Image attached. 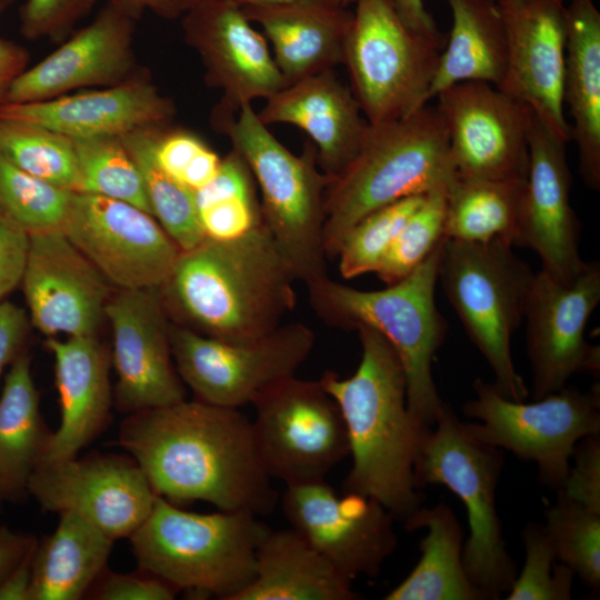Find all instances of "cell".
Returning a JSON list of instances; mask_svg holds the SVG:
<instances>
[{
    "label": "cell",
    "instance_id": "cell-1",
    "mask_svg": "<svg viewBox=\"0 0 600 600\" xmlns=\"http://www.w3.org/2000/svg\"><path fill=\"white\" fill-rule=\"evenodd\" d=\"M119 446L156 493L173 503L206 501L223 511L270 514L278 501L238 408L187 400L128 414Z\"/></svg>",
    "mask_w": 600,
    "mask_h": 600
},
{
    "label": "cell",
    "instance_id": "cell-2",
    "mask_svg": "<svg viewBox=\"0 0 600 600\" xmlns=\"http://www.w3.org/2000/svg\"><path fill=\"white\" fill-rule=\"evenodd\" d=\"M361 359L354 373L319 379L343 417L351 469L343 492L377 500L404 524L422 506L414 469L432 427L407 404L402 363L389 341L369 327L357 329Z\"/></svg>",
    "mask_w": 600,
    "mask_h": 600
},
{
    "label": "cell",
    "instance_id": "cell-3",
    "mask_svg": "<svg viewBox=\"0 0 600 600\" xmlns=\"http://www.w3.org/2000/svg\"><path fill=\"white\" fill-rule=\"evenodd\" d=\"M296 278L263 222L180 251L160 292L177 324L226 342L260 338L297 303Z\"/></svg>",
    "mask_w": 600,
    "mask_h": 600
},
{
    "label": "cell",
    "instance_id": "cell-4",
    "mask_svg": "<svg viewBox=\"0 0 600 600\" xmlns=\"http://www.w3.org/2000/svg\"><path fill=\"white\" fill-rule=\"evenodd\" d=\"M456 178L447 128L437 107L426 104L402 119L369 123L359 151L327 189V258L337 256L347 231L370 212L449 188Z\"/></svg>",
    "mask_w": 600,
    "mask_h": 600
},
{
    "label": "cell",
    "instance_id": "cell-5",
    "mask_svg": "<svg viewBox=\"0 0 600 600\" xmlns=\"http://www.w3.org/2000/svg\"><path fill=\"white\" fill-rule=\"evenodd\" d=\"M217 129L248 164L261 193L262 222L296 280L306 287L328 276L323 244L326 193L332 179L317 164L314 146L289 151L259 119L251 103L213 111Z\"/></svg>",
    "mask_w": 600,
    "mask_h": 600
},
{
    "label": "cell",
    "instance_id": "cell-6",
    "mask_svg": "<svg viewBox=\"0 0 600 600\" xmlns=\"http://www.w3.org/2000/svg\"><path fill=\"white\" fill-rule=\"evenodd\" d=\"M443 240L410 274L384 289L360 290L329 277L307 287L309 303L324 323L343 330L369 327L389 341L404 370L408 408L430 427L444 403L432 377V360L447 332L434 299Z\"/></svg>",
    "mask_w": 600,
    "mask_h": 600
},
{
    "label": "cell",
    "instance_id": "cell-7",
    "mask_svg": "<svg viewBox=\"0 0 600 600\" xmlns=\"http://www.w3.org/2000/svg\"><path fill=\"white\" fill-rule=\"evenodd\" d=\"M269 530L248 511L190 512L158 496L129 540L139 569L176 590L234 600L254 577Z\"/></svg>",
    "mask_w": 600,
    "mask_h": 600
},
{
    "label": "cell",
    "instance_id": "cell-8",
    "mask_svg": "<svg viewBox=\"0 0 600 600\" xmlns=\"http://www.w3.org/2000/svg\"><path fill=\"white\" fill-rule=\"evenodd\" d=\"M512 246L444 238L438 281L464 326L468 337L490 366L496 389L524 401L529 390L511 357V337L524 316L534 272Z\"/></svg>",
    "mask_w": 600,
    "mask_h": 600
},
{
    "label": "cell",
    "instance_id": "cell-9",
    "mask_svg": "<svg viewBox=\"0 0 600 600\" xmlns=\"http://www.w3.org/2000/svg\"><path fill=\"white\" fill-rule=\"evenodd\" d=\"M433 426L414 469L417 487L442 484L462 501L469 526L462 549L464 570L487 600H498L518 574L496 506L502 449L470 436L446 402Z\"/></svg>",
    "mask_w": 600,
    "mask_h": 600
},
{
    "label": "cell",
    "instance_id": "cell-10",
    "mask_svg": "<svg viewBox=\"0 0 600 600\" xmlns=\"http://www.w3.org/2000/svg\"><path fill=\"white\" fill-rule=\"evenodd\" d=\"M473 391L463 413L479 422H463L468 433L536 462L539 480L556 492L564 483L577 443L600 434L598 383L589 392L566 386L530 403L503 397L482 379L474 380Z\"/></svg>",
    "mask_w": 600,
    "mask_h": 600
},
{
    "label": "cell",
    "instance_id": "cell-11",
    "mask_svg": "<svg viewBox=\"0 0 600 600\" xmlns=\"http://www.w3.org/2000/svg\"><path fill=\"white\" fill-rule=\"evenodd\" d=\"M441 50L408 28L387 0H357L343 64L366 120L391 122L428 104Z\"/></svg>",
    "mask_w": 600,
    "mask_h": 600
},
{
    "label": "cell",
    "instance_id": "cell-12",
    "mask_svg": "<svg viewBox=\"0 0 600 600\" xmlns=\"http://www.w3.org/2000/svg\"><path fill=\"white\" fill-rule=\"evenodd\" d=\"M251 404L256 448L271 479L286 486L324 481L349 456L343 417L320 380L288 377Z\"/></svg>",
    "mask_w": 600,
    "mask_h": 600
},
{
    "label": "cell",
    "instance_id": "cell-13",
    "mask_svg": "<svg viewBox=\"0 0 600 600\" xmlns=\"http://www.w3.org/2000/svg\"><path fill=\"white\" fill-rule=\"evenodd\" d=\"M170 341L177 372L196 399L239 408L294 376L311 353L316 334L296 321L254 340L226 342L171 323Z\"/></svg>",
    "mask_w": 600,
    "mask_h": 600
},
{
    "label": "cell",
    "instance_id": "cell-14",
    "mask_svg": "<svg viewBox=\"0 0 600 600\" xmlns=\"http://www.w3.org/2000/svg\"><path fill=\"white\" fill-rule=\"evenodd\" d=\"M62 231L118 289H160L181 251L152 214L86 192L73 193Z\"/></svg>",
    "mask_w": 600,
    "mask_h": 600
},
{
    "label": "cell",
    "instance_id": "cell-15",
    "mask_svg": "<svg viewBox=\"0 0 600 600\" xmlns=\"http://www.w3.org/2000/svg\"><path fill=\"white\" fill-rule=\"evenodd\" d=\"M28 493L44 510L74 513L112 540L129 538L158 494L129 454H89L41 463Z\"/></svg>",
    "mask_w": 600,
    "mask_h": 600
},
{
    "label": "cell",
    "instance_id": "cell-16",
    "mask_svg": "<svg viewBox=\"0 0 600 600\" xmlns=\"http://www.w3.org/2000/svg\"><path fill=\"white\" fill-rule=\"evenodd\" d=\"M599 302V262H587L568 284L543 270L534 273L523 316L534 400L561 390L573 374H599V346L584 338Z\"/></svg>",
    "mask_w": 600,
    "mask_h": 600
},
{
    "label": "cell",
    "instance_id": "cell-17",
    "mask_svg": "<svg viewBox=\"0 0 600 600\" xmlns=\"http://www.w3.org/2000/svg\"><path fill=\"white\" fill-rule=\"evenodd\" d=\"M436 98L458 177L527 179L529 107L481 81L454 83Z\"/></svg>",
    "mask_w": 600,
    "mask_h": 600
},
{
    "label": "cell",
    "instance_id": "cell-18",
    "mask_svg": "<svg viewBox=\"0 0 600 600\" xmlns=\"http://www.w3.org/2000/svg\"><path fill=\"white\" fill-rule=\"evenodd\" d=\"M281 509L291 528L344 577H377L398 546L393 516L377 500L338 496L326 481L286 486Z\"/></svg>",
    "mask_w": 600,
    "mask_h": 600
},
{
    "label": "cell",
    "instance_id": "cell-19",
    "mask_svg": "<svg viewBox=\"0 0 600 600\" xmlns=\"http://www.w3.org/2000/svg\"><path fill=\"white\" fill-rule=\"evenodd\" d=\"M104 312L112 330L117 409L130 414L186 399L160 289H119Z\"/></svg>",
    "mask_w": 600,
    "mask_h": 600
},
{
    "label": "cell",
    "instance_id": "cell-20",
    "mask_svg": "<svg viewBox=\"0 0 600 600\" xmlns=\"http://www.w3.org/2000/svg\"><path fill=\"white\" fill-rule=\"evenodd\" d=\"M567 0H501L507 63L498 89L531 109L558 141L572 140L564 116Z\"/></svg>",
    "mask_w": 600,
    "mask_h": 600
},
{
    "label": "cell",
    "instance_id": "cell-21",
    "mask_svg": "<svg viewBox=\"0 0 600 600\" xmlns=\"http://www.w3.org/2000/svg\"><path fill=\"white\" fill-rule=\"evenodd\" d=\"M33 326L47 338L96 336L110 287L62 230L29 234L21 279Z\"/></svg>",
    "mask_w": 600,
    "mask_h": 600
},
{
    "label": "cell",
    "instance_id": "cell-22",
    "mask_svg": "<svg viewBox=\"0 0 600 600\" xmlns=\"http://www.w3.org/2000/svg\"><path fill=\"white\" fill-rule=\"evenodd\" d=\"M528 141L529 168L516 246L534 251L541 270L568 284L587 262L580 257V223L570 203L566 143L556 140L532 111Z\"/></svg>",
    "mask_w": 600,
    "mask_h": 600
},
{
    "label": "cell",
    "instance_id": "cell-23",
    "mask_svg": "<svg viewBox=\"0 0 600 600\" xmlns=\"http://www.w3.org/2000/svg\"><path fill=\"white\" fill-rule=\"evenodd\" d=\"M137 18L107 3L56 51L7 86L3 103L53 99L87 87H111L139 77L133 52Z\"/></svg>",
    "mask_w": 600,
    "mask_h": 600
},
{
    "label": "cell",
    "instance_id": "cell-24",
    "mask_svg": "<svg viewBox=\"0 0 600 600\" xmlns=\"http://www.w3.org/2000/svg\"><path fill=\"white\" fill-rule=\"evenodd\" d=\"M182 16L184 41L200 56L208 86L222 90L220 104L238 110L288 84L266 37L241 7L229 0H208Z\"/></svg>",
    "mask_w": 600,
    "mask_h": 600
},
{
    "label": "cell",
    "instance_id": "cell-25",
    "mask_svg": "<svg viewBox=\"0 0 600 600\" xmlns=\"http://www.w3.org/2000/svg\"><path fill=\"white\" fill-rule=\"evenodd\" d=\"M174 112L172 101L141 76L102 89L0 107V118L30 122L71 140L161 127Z\"/></svg>",
    "mask_w": 600,
    "mask_h": 600
},
{
    "label": "cell",
    "instance_id": "cell-26",
    "mask_svg": "<svg viewBox=\"0 0 600 600\" xmlns=\"http://www.w3.org/2000/svg\"><path fill=\"white\" fill-rule=\"evenodd\" d=\"M266 100L259 119L266 126L288 123L303 130L316 148L319 169L332 180L354 158L369 128L351 88L333 69L287 84Z\"/></svg>",
    "mask_w": 600,
    "mask_h": 600
},
{
    "label": "cell",
    "instance_id": "cell-27",
    "mask_svg": "<svg viewBox=\"0 0 600 600\" xmlns=\"http://www.w3.org/2000/svg\"><path fill=\"white\" fill-rule=\"evenodd\" d=\"M60 402V424L44 462L76 457L107 427L112 406L110 358L96 336L50 337Z\"/></svg>",
    "mask_w": 600,
    "mask_h": 600
},
{
    "label": "cell",
    "instance_id": "cell-28",
    "mask_svg": "<svg viewBox=\"0 0 600 600\" xmlns=\"http://www.w3.org/2000/svg\"><path fill=\"white\" fill-rule=\"evenodd\" d=\"M246 17L261 27L288 84L343 64L353 12L329 0L248 6Z\"/></svg>",
    "mask_w": 600,
    "mask_h": 600
},
{
    "label": "cell",
    "instance_id": "cell-29",
    "mask_svg": "<svg viewBox=\"0 0 600 600\" xmlns=\"http://www.w3.org/2000/svg\"><path fill=\"white\" fill-rule=\"evenodd\" d=\"M567 44L563 103L573 120L583 182L600 189V12L593 0L566 4Z\"/></svg>",
    "mask_w": 600,
    "mask_h": 600
},
{
    "label": "cell",
    "instance_id": "cell-30",
    "mask_svg": "<svg viewBox=\"0 0 600 600\" xmlns=\"http://www.w3.org/2000/svg\"><path fill=\"white\" fill-rule=\"evenodd\" d=\"M361 594L294 529L269 530L252 581L234 600H358Z\"/></svg>",
    "mask_w": 600,
    "mask_h": 600
},
{
    "label": "cell",
    "instance_id": "cell-31",
    "mask_svg": "<svg viewBox=\"0 0 600 600\" xmlns=\"http://www.w3.org/2000/svg\"><path fill=\"white\" fill-rule=\"evenodd\" d=\"M52 431L40 411L31 373V358L23 350L10 364L0 394V496L20 502L48 452Z\"/></svg>",
    "mask_w": 600,
    "mask_h": 600
},
{
    "label": "cell",
    "instance_id": "cell-32",
    "mask_svg": "<svg viewBox=\"0 0 600 600\" xmlns=\"http://www.w3.org/2000/svg\"><path fill=\"white\" fill-rule=\"evenodd\" d=\"M452 24L429 87L427 103L443 89L464 81L501 84L507 63V36L496 0H443Z\"/></svg>",
    "mask_w": 600,
    "mask_h": 600
},
{
    "label": "cell",
    "instance_id": "cell-33",
    "mask_svg": "<svg viewBox=\"0 0 600 600\" xmlns=\"http://www.w3.org/2000/svg\"><path fill=\"white\" fill-rule=\"evenodd\" d=\"M114 540L81 517L59 514L56 530L38 540L29 600H79L107 569Z\"/></svg>",
    "mask_w": 600,
    "mask_h": 600
},
{
    "label": "cell",
    "instance_id": "cell-34",
    "mask_svg": "<svg viewBox=\"0 0 600 600\" xmlns=\"http://www.w3.org/2000/svg\"><path fill=\"white\" fill-rule=\"evenodd\" d=\"M403 526L408 531L426 529L427 534L419 543V561L384 600H487L467 576L463 531L448 504L421 507Z\"/></svg>",
    "mask_w": 600,
    "mask_h": 600
},
{
    "label": "cell",
    "instance_id": "cell-35",
    "mask_svg": "<svg viewBox=\"0 0 600 600\" xmlns=\"http://www.w3.org/2000/svg\"><path fill=\"white\" fill-rule=\"evenodd\" d=\"M524 180L458 177L447 190L444 237L516 246Z\"/></svg>",
    "mask_w": 600,
    "mask_h": 600
},
{
    "label": "cell",
    "instance_id": "cell-36",
    "mask_svg": "<svg viewBox=\"0 0 600 600\" xmlns=\"http://www.w3.org/2000/svg\"><path fill=\"white\" fill-rule=\"evenodd\" d=\"M160 127L140 129L120 137L143 181L152 216L181 251L204 238L193 191L167 173L154 157Z\"/></svg>",
    "mask_w": 600,
    "mask_h": 600
},
{
    "label": "cell",
    "instance_id": "cell-37",
    "mask_svg": "<svg viewBox=\"0 0 600 600\" xmlns=\"http://www.w3.org/2000/svg\"><path fill=\"white\" fill-rule=\"evenodd\" d=\"M0 153L31 176L79 191L74 144L68 137L30 122L0 118Z\"/></svg>",
    "mask_w": 600,
    "mask_h": 600
},
{
    "label": "cell",
    "instance_id": "cell-38",
    "mask_svg": "<svg viewBox=\"0 0 600 600\" xmlns=\"http://www.w3.org/2000/svg\"><path fill=\"white\" fill-rule=\"evenodd\" d=\"M79 191L129 202L152 214L140 172L120 137L72 140Z\"/></svg>",
    "mask_w": 600,
    "mask_h": 600
},
{
    "label": "cell",
    "instance_id": "cell-39",
    "mask_svg": "<svg viewBox=\"0 0 600 600\" xmlns=\"http://www.w3.org/2000/svg\"><path fill=\"white\" fill-rule=\"evenodd\" d=\"M543 526L557 560L592 590L600 589V513L557 491Z\"/></svg>",
    "mask_w": 600,
    "mask_h": 600
},
{
    "label": "cell",
    "instance_id": "cell-40",
    "mask_svg": "<svg viewBox=\"0 0 600 600\" xmlns=\"http://www.w3.org/2000/svg\"><path fill=\"white\" fill-rule=\"evenodd\" d=\"M74 192L20 170L0 153V208L29 234L62 230Z\"/></svg>",
    "mask_w": 600,
    "mask_h": 600
},
{
    "label": "cell",
    "instance_id": "cell-41",
    "mask_svg": "<svg viewBox=\"0 0 600 600\" xmlns=\"http://www.w3.org/2000/svg\"><path fill=\"white\" fill-rule=\"evenodd\" d=\"M426 194L398 200L370 212L353 224L343 236L336 256L340 276L353 279L369 272L376 273L404 222Z\"/></svg>",
    "mask_w": 600,
    "mask_h": 600
},
{
    "label": "cell",
    "instance_id": "cell-42",
    "mask_svg": "<svg viewBox=\"0 0 600 600\" xmlns=\"http://www.w3.org/2000/svg\"><path fill=\"white\" fill-rule=\"evenodd\" d=\"M447 190L438 188L428 192L404 222L376 271L386 286L410 274L446 238Z\"/></svg>",
    "mask_w": 600,
    "mask_h": 600
},
{
    "label": "cell",
    "instance_id": "cell-43",
    "mask_svg": "<svg viewBox=\"0 0 600 600\" xmlns=\"http://www.w3.org/2000/svg\"><path fill=\"white\" fill-rule=\"evenodd\" d=\"M524 564L517 574L508 600H570L576 576L557 560L542 524L528 523L522 531Z\"/></svg>",
    "mask_w": 600,
    "mask_h": 600
},
{
    "label": "cell",
    "instance_id": "cell-44",
    "mask_svg": "<svg viewBox=\"0 0 600 600\" xmlns=\"http://www.w3.org/2000/svg\"><path fill=\"white\" fill-rule=\"evenodd\" d=\"M97 0H27L20 30L29 39L58 38L88 14Z\"/></svg>",
    "mask_w": 600,
    "mask_h": 600
},
{
    "label": "cell",
    "instance_id": "cell-45",
    "mask_svg": "<svg viewBox=\"0 0 600 600\" xmlns=\"http://www.w3.org/2000/svg\"><path fill=\"white\" fill-rule=\"evenodd\" d=\"M206 238L230 240L262 222L260 202L256 196L233 197L198 210Z\"/></svg>",
    "mask_w": 600,
    "mask_h": 600
},
{
    "label": "cell",
    "instance_id": "cell-46",
    "mask_svg": "<svg viewBox=\"0 0 600 600\" xmlns=\"http://www.w3.org/2000/svg\"><path fill=\"white\" fill-rule=\"evenodd\" d=\"M571 460L573 464L570 463L560 491L600 513V434L581 439L573 449Z\"/></svg>",
    "mask_w": 600,
    "mask_h": 600
},
{
    "label": "cell",
    "instance_id": "cell-47",
    "mask_svg": "<svg viewBox=\"0 0 600 600\" xmlns=\"http://www.w3.org/2000/svg\"><path fill=\"white\" fill-rule=\"evenodd\" d=\"M178 590L160 578L139 569L117 573L106 569L86 598L94 600H172Z\"/></svg>",
    "mask_w": 600,
    "mask_h": 600
},
{
    "label": "cell",
    "instance_id": "cell-48",
    "mask_svg": "<svg viewBox=\"0 0 600 600\" xmlns=\"http://www.w3.org/2000/svg\"><path fill=\"white\" fill-rule=\"evenodd\" d=\"M29 233L0 208V301L21 283Z\"/></svg>",
    "mask_w": 600,
    "mask_h": 600
},
{
    "label": "cell",
    "instance_id": "cell-49",
    "mask_svg": "<svg viewBox=\"0 0 600 600\" xmlns=\"http://www.w3.org/2000/svg\"><path fill=\"white\" fill-rule=\"evenodd\" d=\"M206 146L198 136L186 130H158L154 157L167 173L181 182L186 169Z\"/></svg>",
    "mask_w": 600,
    "mask_h": 600
},
{
    "label": "cell",
    "instance_id": "cell-50",
    "mask_svg": "<svg viewBox=\"0 0 600 600\" xmlns=\"http://www.w3.org/2000/svg\"><path fill=\"white\" fill-rule=\"evenodd\" d=\"M29 320L26 311L10 301H0V378L7 366L24 350Z\"/></svg>",
    "mask_w": 600,
    "mask_h": 600
},
{
    "label": "cell",
    "instance_id": "cell-51",
    "mask_svg": "<svg viewBox=\"0 0 600 600\" xmlns=\"http://www.w3.org/2000/svg\"><path fill=\"white\" fill-rule=\"evenodd\" d=\"M37 543L32 533L0 526V586L33 556Z\"/></svg>",
    "mask_w": 600,
    "mask_h": 600
},
{
    "label": "cell",
    "instance_id": "cell-52",
    "mask_svg": "<svg viewBox=\"0 0 600 600\" xmlns=\"http://www.w3.org/2000/svg\"><path fill=\"white\" fill-rule=\"evenodd\" d=\"M401 21L416 33L437 43L442 49L446 36L424 7V0H387Z\"/></svg>",
    "mask_w": 600,
    "mask_h": 600
},
{
    "label": "cell",
    "instance_id": "cell-53",
    "mask_svg": "<svg viewBox=\"0 0 600 600\" xmlns=\"http://www.w3.org/2000/svg\"><path fill=\"white\" fill-rule=\"evenodd\" d=\"M221 159L210 147L206 146L186 169L181 183L192 191L202 188L217 173Z\"/></svg>",
    "mask_w": 600,
    "mask_h": 600
},
{
    "label": "cell",
    "instance_id": "cell-54",
    "mask_svg": "<svg viewBox=\"0 0 600 600\" xmlns=\"http://www.w3.org/2000/svg\"><path fill=\"white\" fill-rule=\"evenodd\" d=\"M107 3L120 8L134 18H139L146 10L164 18L176 19L183 14L181 0H106Z\"/></svg>",
    "mask_w": 600,
    "mask_h": 600
},
{
    "label": "cell",
    "instance_id": "cell-55",
    "mask_svg": "<svg viewBox=\"0 0 600 600\" xmlns=\"http://www.w3.org/2000/svg\"><path fill=\"white\" fill-rule=\"evenodd\" d=\"M28 56L20 46L0 38V84L10 82L24 70Z\"/></svg>",
    "mask_w": 600,
    "mask_h": 600
},
{
    "label": "cell",
    "instance_id": "cell-56",
    "mask_svg": "<svg viewBox=\"0 0 600 600\" xmlns=\"http://www.w3.org/2000/svg\"><path fill=\"white\" fill-rule=\"evenodd\" d=\"M32 557L0 586V600H29Z\"/></svg>",
    "mask_w": 600,
    "mask_h": 600
},
{
    "label": "cell",
    "instance_id": "cell-57",
    "mask_svg": "<svg viewBox=\"0 0 600 600\" xmlns=\"http://www.w3.org/2000/svg\"><path fill=\"white\" fill-rule=\"evenodd\" d=\"M230 2L243 8L248 6H277L304 2L310 0H229Z\"/></svg>",
    "mask_w": 600,
    "mask_h": 600
},
{
    "label": "cell",
    "instance_id": "cell-58",
    "mask_svg": "<svg viewBox=\"0 0 600 600\" xmlns=\"http://www.w3.org/2000/svg\"><path fill=\"white\" fill-rule=\"evenodd\" d=\"M206 1H208V0H181V6H182V9H183V13L187 10H189V9H191V8H193V7L198 6V4H201V3L206 2Z\"/></svg>",
    "mask_w": 600,
    "mask_h": 600
},
{
    "label": "cell",
    "instance_id": "cell-59",
    "mask_svg": "<svg viewBox=\"0 0 600 600\" xmlns=\"http://www.w3.org/2000/svg\"><path fill=\"white\" fill-rule=\"evenodd\" d=\"M336 4L348 7L350 3H356L357 0H329Z\"/></svg>",
    "mask_w": 600,
    "mask_h": 600
},
{
    "label": "cell",
    "instance_id": "cell-60",
    "mask_svg": "<svg viewBox=\"0 0 600 600\" xmlns=\"http://www.w3.org/2000/svg\"><path fill=\"white\" fill-rule=\"evenodd\" d=\"M8 83H1L0 84V107L2 106V103L4 101V93H6V89H7Z\"/></svg>",
    "mask_w": 600,
    "mask_h": 600
},
{
    "label": "cell",
    "instance_id": "cell-61",
    "mask_svg": "<svg viewBox=\"0 0 600 600\" xmlns=\"http://www.w3.org/2000/svg\"><path fill=\"white\" fill-rule=\"evenodd\" d=\"M4 501L2 500L1 496H0V510H1V506Z\"/></svg>",
    "mask_w": 600,
    "mask_h": 600
},
{
    "label": "cell",
    "instance_id": "cell-62",
    "mask_svg": "<svg viewBox=\"0 0 600 600\" xmlns=\"http://www.w3.org/2000/svg\"><path fill=\"white\" fill-rule=\"evenodd\" d=\"M3 1H4V0H0V7L2 6Z\"/></svg>",
    "mask_w": 600,
    "mask_h": 600
},
{
    "label": "cell",
    "instance_id": "cell-63",
    "mask_svg": "<svg viewBox=\"0 0 600 600\" xmlns=\"http://www.w3.org/2000/svg\"><path fill=\"white\" fill-rule=\"evenodd\" d=\"M496 1L498 2V1H501V0H496Z\"/></svg>",
    "mask_w": 600,
    "mask_h": 600
}]
</instances>
